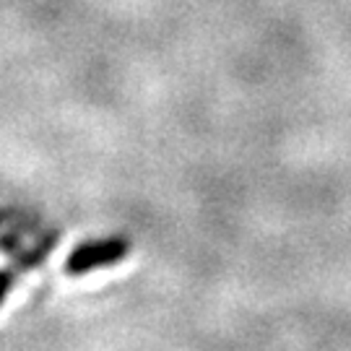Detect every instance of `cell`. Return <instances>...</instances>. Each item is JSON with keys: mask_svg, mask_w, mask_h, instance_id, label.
Wrapping results in <instances>:
<instances>
[{"mask_svg": "<svg viewBox=\"0 0 351 351\" xmlns=\"http://www.w3.org/2000/svg\"><path fill=\"white\" fill-rule=\"evenodd\" d=\"M128 252L125 239H104V242H94V245H84L81 250L71 258V271L81 274L88 268H99V265L114 263Z\"/></svg>", "mask_w": 351, "mask_h": 351, "instance_id": "6da1fadb", "label": "cell"}, {"mask_svg": "<svg viewBox=\"0 0 351 351\" xmlns=\"http://www.w3.org/2000/svg\"><path fill=\"white\" fill-rule=\"evenodd\" d=\"M5 284H8V276H0V294H3V289H5Z\"/></svg>", "mask_w": 351, "mask_h": 351, "instance_id": "7a4b0ae2", "label": "cell"}]
</instances>
